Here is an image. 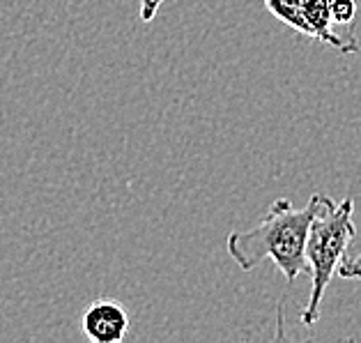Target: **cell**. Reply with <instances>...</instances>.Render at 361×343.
I'll list each match as a JSON object with an SVG mask.
<instances>
[{
  "instance_id": "obj_1",
  "label": "cell",
  "mask_w": 361,
  "mask_h": 343,
  "mask_svg": "<svg viewBox=\"0 0 361 343\" xmlns=\"http://www.w3.org/2000/svg\"><path fill=\"white\" fill-rule=\"evenodd\" d=\"M318 210V193H313L306 207H295L288 198H276L267 217L251 231H235L228 235L226 247L237 267L251 272L262 260H274L276 270L288 284L299 275H308L306 237Z\"/></svg>"
},
{
  "instance_id": "obj_7",
  "label": "cell",
  "mask_w": 361,
  "mask_h": 343,
  "mask_svg": "<svg viewBox=\"0 0 361 343\" xmlns=\"http://www.w3.org/2000/svg\"><path fill=\"white\" fill-rule=\"evenodd\" d=\"M336 275L341 277V279H357V281H361V253L359 256H355V258H345L338 265V270H336Z\"/></svg>"
},
{
  "instance_id": "obj_5",
  "label": "cell",
  "mask_w": 361,
  "mask_h": 343,
  "mask_svg": "<svg viewBox=\"0 0 361 343\" xmlns=\"http://www.w3.org/2000/svg\"><path fill=\"white\" fill-rule=\"evenodd\" d=\"M265 7L274 19H279L281 23H286L293 30L313 40L311 25L306 23L304 14H302V0H265Z\"/></svg>"
},
{
  "instance_id": "obj_8",
  "label": "cell",
  "mask_w": 361,
  "mask_h": 343,
  "mask_svg": "<svg viewBox=\"0 0 361 343\" xmlns=\"http://www.w3.org/2000/svg\"><path fill=\"white\" fill-rule=\"evenodd\" d=\"M166 3V0H138V12H140V19L145 23H149L159 12V7Z\"/></svg>"
},
{
  "instance_id": "obj_4",
  "label": "cell",
  "mask_w": 361,
  "mask_h": 343,
  "mask_svg": "<svg viewBox=\"0 0 361 343\" xmlns=\"http://www.w3.org/2000/svg\"><path fill=\"white\" fill-rule=\"evenodd\" d=\"M302 14H304L306 23L311 25L315 42L329 44V47L338 49L341 54H357V51H361L357 40L341 37V35L334 30L329 0H302Z\"/></svg>"
},
{
  "instance_id": "obj_2",
  "label": "cell",
  "mask_w": 361,
  "mask_h": 343,
  "mask_svg": "<svg viewBox=\"0 0 361 343\" xmlns=\"http://www.w3.org/2000/svg\"><path fill=\"white\" fill-rule=\"evenodd\" d=\"M355 200L343 198L336 203L334 198L318 193V210L308 228L306 237V263L308 277H311V297L302 313V325L313 327L320 318V306L324 300V290L329 281L336 275V270L343 260L350 242L355 240Z\"/></svg>"
},
{
  "instance_id": "obj_3",
  "label": "cell",
  "mask_w": 361,
  "mask_h": 343,
  "mask_svg": "<svg viewBox=\"0 0 361 343\" xmlns=\"http://www.w3.org/2000/svg\"><path fill=\"white\" fill-rule=\"evenodd\" d=\"M81 332L92 343H122L129 332V313L116 300H94L81 315Z\"/></svg>"
},
{
  "instance_id": "obj_6",
  "label": "cell",
  "mask_w": 361,
  "mask_h": 343,
  "mask_svg": "<svg viewBox=\"0 0 361 343\" xmlns=\"http://www.w3.org/2000/svg\"><path fill=\"white\" fill-rule=\"evenodd\" d=\"M331 5V19H334V25H352L357 19V0H329Z\"/></svg>"
}]
</instances>
